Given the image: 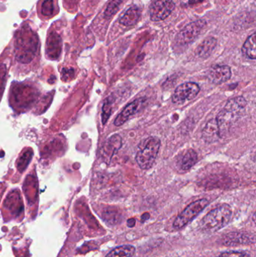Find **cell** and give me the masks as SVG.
I'll return each mask as SVG.
<instances>
[{
    "instance_id": "cell-21",
    "label": "cell",
    "mask_w": 256,
    "mask_h": 257,
    "mask_svg": "<svg viewBox=\"0 0 256 257\" xmlns=\"http://www.w3.org/2000/svg\"><path fill=\"white\" fill-rule=\"evenodd\" d=\"M32 157H33V151L32 150L28 149L20 157L18 163V169L21 172H23L24 169H27L28 165L31 161Z\"/></svg>"
},
{
    "instance_id": "cell-6",
    "label": "cell",
    "mask_w": 256,
    "mask_h": 257,
    "mask_svg": "<svg viewBox=\"0 0 256 257\" xmlns=\"http://www.w3.org/2000/svg\"><path fill=\"white\" fill-rule=\"evenodd\" d=\"M208 205V200L202 199L195 201L188 205L174 220V225H173L174 229H180L186 226L188 223L192 222L198 214H201L203 210Z\"/></svg>"
},
{
    "instance_id": "cell-9",
    "label": "cell",
    "mask_w": 256,
    "mask_h": 257,
    "mask_svg": "<svg viewBox=\"0 0 256 257\" xmlns=\"http://www.w3.org/2000/svg\"><path fill=\"white\" fill-rule=\"evenodd\" d=\"M59 0H39L36 4L37 15L41 21L52 19L60 13Z\"/></svg>"
},
{
    "instance_id": "cell-1",
    "label": "cell",
    "mask_w": 256,
    "mask_h": 257,
    "mask_svg": "<svg viewBox=\"0 0 256 257\" xmlns=\"http://www.w3.org/2000/svg\"><path fill=\"white\" fill-rule=\"evenodd\" d=\"M33 23L27 21L17 29L13 36L15 60L21 64H29L40 54L41 42Z\"/></svg>"
},
{
    "instance_id": "cell-26",
    "label": "cell",
    "mask_w": 256,
    "mask_h": 257,
    "mask_svg": "<svg viewBox=\"0 0 256 257\" xmlns=\"http://www.w3.org/2000/svg\"><path fill=\"white\" fill-rule=\"evenodd\" d=\"M135 225V220L134 219H130V220H128L127 222V226L129 227H134Z\"/></svg>"
},
{
    "instance_id": "cell-17",
    "label": "cell",
    "mask_w": 256,
    "mask_h": 257,
    "mask_svg": "<svg viewBox=\"0 0 256 257\" xmlns=\"http://www.w3.org/2000/svg\"><path fill=\"white\" fill-rule=\"evenodd\" d=\"M140 16H141V12L139 9L136 7H132L122 16L120 23L126 27H130L138 22Z\"/></svg>"
},
{
    "instance_id": "cell-16",
    "label": "cell",
    "mask_w": 256,
    "mask_h": 257,
    "mask_svg": "<svg viewBox=\"0 0 256 257\" xmlns=\"http://www.w3.org/2000/svg\"><path fill=\"white\" fill-rule=\"evenodd\" d=\"M216 39L213 37H208L200 44L195 53L201 58L206 59L210 57L216 46Z\"/></svg>"
},
{
    "instance_id": "cell-18",
    "label": "cell",
    "mask_w": 256,
    "mask_h": 257,
    "mask_svg": "<svg viewBox=\"0 0 256 257\" xmlns=\"http://www.w3.org/2000/svg\"><path fill=\"white\" fill-rule=\"evenodd\" d=\"M256 34L255 33L251 35L245 43L243 44L242 51L243 54L251 60H255L256 58Z\"/></svg>"
},
{
    "instance_id": "cell-11",
    "label": "cell",
    "mask_w": 256,
    "mask_h": 257,
    "mask_svg": "<svg viewBox=\"0 0 256 257\" xmlns=\"http://www.w3.org/2000/svg\"><path fill=\"white\" fill-rule=\"evenodd\" d=\"M146 99L144 98H140L129 103L125 107L124 109L120 113L114 120V125L116 126H120L124 124L129 117L136 114L145 104Z\"/></svg>"
},
{
    "instance_id": "cell-5",
    "label": "cell",
    "mask_w": 256,
    "mask_h": 257,
    "mask_svg": "<svg viewBox=\"0 0 256 257\" xmlns=\"http://www.w3.org/2000/svg\"><path fill=\"white\" fill-rule=\"evenodd\" d=\"M61 30H59L57 22L54 23L48 31L45 53L46 57L51 60H57L60 58L63 48V37Z\"/></svg>"
},
{
    "instance_id": "cell-3",
    "label": "cell",
    "mask_w": 256,
    "mask_h": 257,
    "mask_svg": "<svg viewBox=\"0 0 256 257\" xmlns=\"http://www.w3.org/2000/svg\"><path fill=\"white\" fill-rule=\"evenodd\" d=\"M232 217V211L228 205H222L210 211L200 223V228L207 233L216 232L226 226Z\"/></svg>"
},
{
    "instance_id": "cell-23",
    "label": "cell",
    "mask_w": 256,
    "mask_h": 257,
    "mask_svg": "<svg viewBox=\"0 0 256 257\" xmlns=\"http://www.w3.org/2000/svg\"><path fill=\"white\" fill-rule=\"evenodd\" d=\"M122 1H123V0H112V1L109 3V5H108L106 10H105V16H106L107 18H110V17L114 15V14L117 12V11L118 10L119 6H120Z\"/></svg>"
},
{
    "instance_id": "cell-15",
    "label": "cell",
    "mask_w": 256,
    "mask_h": 257,
    "mask_svg": "<svg viewBox=\"0 0 256 257\" xmlns=\"http://www.w3.org/2000/svg\"><path fill=\"white\" fill-rule=\"evenodd\" d=\"M202 138L207 143H213L220 138L216 119H211L207 122L203 130Z\"/></svg>"
},
{
    "instance_id": "cell-4",
    "label": "cell",
    "mask_w": 256,
    "mask_h": 257,
    "mask_svg": "<svg viewBox=\"0 0 256 257\" xmlns=\"http://www.w3.org/2000/svg\"><path fill=\"white\" fill-rule=\"evenodd\" d=\"M160 139L151 136L139 145L136 155V161L141 169L147 170L153 166L160 148Z\"/></svg>"
},
{
    "instance_id": "cell-20",
    "label": "cell",
    "mask_w": 256,
    "mask_h": 257,
    "mask_svg": "<svg viewBox=\"0 0 256 257\" xmlns=\"http://www.w3.org/2000/svg\"><path fill=\"white\" fill-rule=\"evenodd\" d=\"M135 253V247L132 245H122L116 247L105 257H132Z\"/></svg>"
},
{
    "instance_id": "cell-24",
    "label": "cell",
    "mask_w": 256,
    "mask_h": 257,
    "mask_svg": "<svg viewBox=\"0 0 256 257\" xmlns=\"http://www.w3.org/2000/svg\"><path fill=\"white\" fill-rule=\"evenodd\" d=\"M6 72H7V69H6V65H0V96H2L3 90H4L5 84H6Z\"/></svg>"
},
{
    "instance_id": "cell-19",
    "label": "cell",
    "mask_w": 256,
    "mask_h": 257,
    "mask_svg": "<svg viewBox=\"0 0 256 257\" xmlns=\"http://www.w3.org/2000/svg\"><path fill=\"white\" fill-rule=\"evenodd\" d=\"M198 161V154L194 150L189 149L186 151L181 159V169L184 171L189 170Z\"/></svg>"
},
{
    "instance_id": "cell-22",
    "label": "cell",
    "mask_w": 256,
    "mask_h": 257,
    "mask_svg": "<svg viewBox=\"0 0 256 257\" xmlns=\"http://www.w3.org/2000/svg\"><path fill=\"white\" fill-rule=\"evenodd\" d=\"M112 99L111 98H108L104 102L102 114V121L103 125L108 122V119L112 113Z\"/></svg>"
},
{
    "instance_id": "cell-14",
    "label": "cell",
    "mask_w": 256,
    "mask_h": 257,
    "mask_svg": "<svg viewBox=\"0 0 256 257\" xmlns=\"http://www.w3.org/2000/svg\"><path fill=\"white\" fill-rule=\"evenodd\" d=\"M231 70L228 66H215L208 72V79L214 84L226 82L231 78Z\"/></svg>"
},
{
    "instance_id": "cell-13",
    "label": "cell",
    "mask_w": 256,
    "mask_h": 257,
    "mask_svg": "<svg viewBox=\"0 0 256 257\" xmlns=\"http://www.w3.org/2000/svg\"><path fill=\"white\" fill-rule=\"evenodd\" d=\"M122 147V138L119 135L115 134L110 137L105 142V145L102 149V158L105 163H109L112 159L113 156Z\"/></svg>"
},
{
    "instance_id": "cell-7",
    "label": "cell",
    "mask_w": 256,
    "mask_h": 257,
    "mask_svg": "<svg viewBox=\"0 0 256 257\" xmlns=\"http://www.w3.org/2000/svg\"><path fill=\"white\" fill-rule=\"evenodd\" d=\"M205 25L206 22L203 20H198L188 24L177 34L176 41L180 45L192 43L199 36Z\"/></svg>"
},
{
    "instance_id": "cell-12",
    "label": "cell",
    "mask_w": 256,
    "mask_h": 257,
    "mask_svg": "<svg viewBox=\"0 0 256 257\" xmlns=\"http://www.w3.org/2000/svg\"><path fill=\"white\" fill-rule=\"evenodd\" d=\"M37 96L36 92L29 86H18L14 90V98L17 103L21 104V106H27L32 103Z\"/></svg>"
},
{
    "instance_id": "cell-10",
    "label": "cell",
    "mask_w": 256,
    "mask_h": 257,
    "mask_svg": "<svg viewBox=\"0 0 256 257\" xmlns=\"http://www.w3.org/2000/svg\"><path fill=\"white\" fill-rule=\"evenodd\" d=\"M175 8L173 0H157L150 8V18L153 21L166 19Z\"/></svg>"
},
{
    "instance_id": "cell-25",
    "label": "cell",
    "mask_w": 256,
    "mask_h": 257,
    "mask_svg": "<svg viewBox=\"0 0 256 257\" xmlns=\"http://www.w3.org/2000/svg\"><path fill=\"white\" fill-rule=\"evenodd\" d=\"M216 257H250L247 253L240 251H229L222 253Z\"/></svg>"
},
{
    "instance_id": "cell-2",
    "label": "cell",
    "mask_w": 256,
    "mask_h": 257,
    "mask_svg": "<svg viewBox=\"0 0 256 257\" xmlns=\"http://www.w3.org/2000/svg\"><path fill=\"white\" fill-rule=\"evenodd\" d=\"M247 105L242 96L233 98L227 102L223 109L219 113L216 120L219 128V137L226 136L233 123L238 118L239 113Z\"/></svg>"
},
{
    "instance_id": "cell-8",
    "label": "cell",
    "mask_w": 256,
    "mask_h": 257,
    "mask_svg": "<svg viewBox=\"0 0 256 257\" xmlns=\"http://www.w3.org/2000/svg\"><path fill=\"white\" fill-rule=\"evenodd\" d=\"M200 92V87L196 83L187 82L180 84L176 88L172 95L174 103L190 101L195 99Z\"/></svg>"
}]
</instances>
